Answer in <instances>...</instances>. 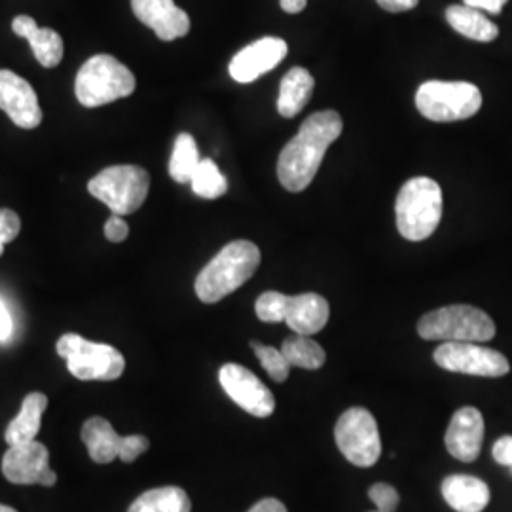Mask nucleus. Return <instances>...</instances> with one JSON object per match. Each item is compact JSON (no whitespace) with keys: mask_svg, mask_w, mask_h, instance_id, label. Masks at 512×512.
<instances>
[{"mask_svg":"<svg viewBox=\"0 0 512 512\" xmlns=\"http://www.w3.org/2000/svg\"><path fill=\"white\" fill-rule=\"evenodd\" d=\"M21 230V220L16 211L12 209H0V256L4 253V247L18 238Z\"/></svg>","mask_w":512,"mask_h":512,"instance_id":"7c9ffc66","label":"nucleus"},{"mask_svg":"<svg viewBox=\"0 0 512 512\" xmlns=\"http://www.w3.org/2000/svg\"><path fill=\"white\" fill-rule=\"evenodd\" d=\"M440 492L456 512H482L490 505V488L476 476H446Z\"/></svg>","mask_w":512,"mask_h":512,"instance_id":"a211bd4d","label":"nucleus"},{"mask_svg":"<svg viewBox=\"0 0 512 512\" xmlns=\"http://www.w3.org/2000/svg\"><path fill=\"white\" fill-rule=\"evenodd\" d=\"M249 512H289L287 511V507L279 501V499H274V497H266V499H262V501H258L255 507L251 509Z\"/></svg>","mask_w":512,"mask_h":512,"instance_id":"4c0bfd02","label":"nucleus"},{"mask_svg":"<svg viewBox=\"0 0 512 512\" xmlns=\"http://www.w3.org/2000/svg\"><path fill=\"white\" fill-rule=\"evenodd\" d=\"M416 107L431 122H459L480 110L482 93L471 82L429 80L416 93Z\"/></svg>","mask_w":512,"mask_h":512,"instance_id":"6e6552de","label":"nucleus"},{"mask_svg":"<svg viewBox=\"0 0 512 512\" xmlns=\"http://www.w3.org/2000/svg\"><path fill=\"white\" fill-rule=\"evenodd\" d=\"M492 454H494V459L499 463V465H503V467H512V437L509 435H505V437H501V439L497 440L494 444V450H492Z\"/></svg>","mask_w":512,"mask_h":512,"instance_id":"72a5a7b5","label":"nucleus"},{"mask_svg":"<svg viewBox=\"0 0 512 512\" xmlns=\"http://www.w3.org/2000/svg\"><path fill=\"white\" fill-rule=\"evenodd\" d=\"M446 21L461 37L471 38L476 42H494L495 38L499 37V29L495 23L486 18L480 10L465 4L448 6Z\"/></svg>","mask_w":512,"mask_h":512,"instance_id":"5701e85b","label":"nucleus"},{"mask_svg":"<svg viewBox=\"0 0 512 512\" xmlns=\"http://www.w3.org/2000/svg\"><path fill=\"white\" fill-rule=\"evenodd\" d=\"M133 14L164 42L183 38L190 31V18L173 0H131Z\"/></svg>","mask_w":512,"mask_h":512,"instance_id":"2eb2a0df","label":"nucleus"},{"mask_svg":"<svg viewBox=\"0 0 512 512\" xmlns=\"http://www.w3.org/2000/svg\"><path fill=\"white\" fill-rule=\"evenodd\" d=\"M507 2H509V0H463L465 6H471V8H476V10H480V12H488V14H492V16L501 14Z\"/></svg>","mask_w":512,"mask_h":512,"instance_id":"f704fd0d","label":"nucleus"},{"mask_svg":"<svg viewBox=\"0 0 512 512\" xmlns=\"http://www.w3.org/2000/svg\"><path fill=\"white\" fill-rule=\"evenodd\" d=\"M376 2L380 8H384L385 12L401 14V12H408V10L416 8L420 0H376Z\"/></svg>","mask_w":512,"mask_h":512,"instance_id":"c9c22d12","label":"nucleus"},{"mask_svg":"<svg viewBox=\"0 0 512 512\" xmlns=\"http://www.w3.org/2000/svg\"><path fill=\"white\" fill-rule=\"evenodd\" d=\"M446 448L454 458L463 463H473L484 442V418L473 406L459 408L446 429Z\"/></svg>","mask_w":512,"mask_h":512,"instance_id":"dca6fc26","label":"nucleus"},{"mask_svg":"<svg viewBox=\"0 0 512 512\" xmlns=\"http://www.w3.org/2000/svg\"><path fill=\"white\" fill-rule=\"evenodd\" d=\"M46 406H48V397L38 391L29 393L23 399L18 416L10 421V425L6 427V433H4V440L8 442V446L35 440L40 431V423H42V416L46 412Z\"/></svg>","mask_w":512,"mask_h":512,"instance_id":"412c9836","label":"nucleus"},{"mask_svg":"<svg viewBox=\"0 0 512 512\" xmlns=\"http://www.w3.org/2000/svg\"><path fill=\"white\" fill-rule=\"evenodd\" d=\"M0 512H18L16 509H12V507H8V505H2L0 503Z\"/></svg>","mask_w":512,"mask_h":512,"instance_id":"ea45409f","label":"nucleus"},{"mask_svg":"<svg viewBox=\"0 0 512 512\" xmlns=\"http://www.w3.org/2000/svg\"><path fill=\"white\" fill-rule=\"evenodd\" d=\"M82 440L95 463H110L120 456L122 437L105 418H90L82 427Z\"/></svg>","mask_w":512,"mask_h":512,"instance_id":"4be33fe9","label":"nucleus"},{"mask_svg":"<svg viewBox=\"0 0 512 512\" xmlns=\"http://www.w3.org/2000/svg\"><path fill=\"white\" fill-rule=\"evenodd\" d=\"M397 228L408 241H423L435 234L442 219V190L429 177L404 183L395 202Z\"/></svg>","mask_w":512,"mask_h":512,"instance_id":"7ed1b4c3","label":"nucleus"},{"mask_svg":"<svg viewBox=\"0 0 512 512\" xmlns=\"http://www.w3.org/2000/svg\"><path fill=\"white\" fill-rule=\"evenodd\" d=\"M202 162L200 150L196 145V139L190 133H181L175 139L171 160H169V175L175 183H190L194 171Z\"/></svg>","mask_w":512,"mask_h":512,"instance_id":"393cba45","label":"nucleus"},{"mask_svg":"<svg viewBox=\"0 0 512 512\" xmlns=\"http://www.w3.org/2000/svg\"><path fill=\"white\" fill-rule=\"evenodd\" d=\"M129 236V226L126 220L122 219L120 215H114L107 220L105 224V238L112 241V243H122L126 241Z\"/></svg>","mask_w":512,"mask_h":512,"instance_id":"473e14b6","label":"nucleus"},{"mask_svg":"<svg viewBox=\"0 0 512 512\" xmlns=\"http://www.w3.org/2000/svg\"><path fill=\"white\" fill-rule=\"evenodd\" d=\"M279 4L287 14H300L308 6V0H279Z\"/></svg>","mask_w":512,"mask_h":512,"instance_id":"58836bf2","label":"nucleus"},{"mask_svg":"<svg viewBox=\"0 0 512 512\" xmlns=\"http://www.w3.org/2000/svg\"><path fill=\"white\" fill-rule=\"evenodd\" d=\"M190 184H192L194 194L203 200H217L228 190V181L222 175L219 165L215 164L213 160L200 162L198 169L194 171V175L190 179Z\"/></svg>","mask_w":512,"mask_h":512,"instance_id":"bb28decb","label":"nucleus"},{"mask_svg":"<svg viewBox=\"0 0 512 512\" xmlns=\"http://www.w3.org/2000/svg\"><path fill=\"white\" fill-rule=\"evenodd\" d=\"M334 439L349 463L372 467L382 454V439L374 416L361 406L346 410L334 427Z\"/></svg>","mask_w":512,"mask_h":512,"instance_id":"1a4fd4ad","label":"nucleus"},{"mask_svg":"<svg viewBox=\"0 0 512 512\" xmlns=\"http://www.w3.org/2000/svg\"><path fill=\"white\" fill-rule=\"evenodd\" d=\"M315 88V80L310 71L302 67H293L283 76L277 97V110L283 118H294L310 103L311 93Z\"/></svg>","mask_w":512,"mask_h":512,"instance_id":"aec40b11","label":"nucleus"},{"mask_svg":"<svg viewBox=\"0 0 512 512\" xmlns=\"http://www.w3.org/2000/svg\"><path fill=\"white\" fill-rule=\"evenodd\" d=\"M289 52V46L283 38L264 37L245 46L230 61V76L239 84H251L262 74L275 69Z\"/></svg>","mask_w":512,"mask_h":512,"instance_id":"ddd939ff","label":"nucleus"},{"mask_svg":"<svg viewBox=\"0 0 512 512\" xmlns=\"http://www.w3.org/2000/svg\"><path fill=\"white\" fill-rule=\"evenodd\" d=\"M511 473H512V467H511Z\"/></svg>","mask_w":512,"mask_h":512,"instance_id":"a19ab883","label":"nucleus"},{"mask_svg":"<svg viewBox=\"0 0 512 512\" xmlns=\"http://www.w3.org/2000/svg\"><path fill=\"white\" fill-rule=\"evenodd\" d=\"M93 198L105 203L114 215H131L147 202L150 175L139 165H112L88 183Z\"/></svg>","mask_w":512,"mask_h":512,"instance_id":"423d86ee","label":"nucleus"},{"mask_svg":"<svg viewBox=\"0 0 512 512\" xmlns=\"http://www.w3.org/2000/svg\"><path fill=\"white\" fill-rule=\"evenodd\" d=\"M50 471V454L44 444L37 440L21 442L8 448L2 458V473L12 484H40Z\"/></svg>","mask_w":512,"mask_h":512,"instance_id":"4468645a","label":"nucleus"},{"mask_svg":"<svg viewBox=\"0 0 512 512\" xmlns=\"http://www.w3.org/2000/svg\"><path fill=\"white\" fill-rule=\"evenodd\" d=\"M368 497L372 499V503L376 505V509L380 512L397 511L399 501H401L399 492H397L393 486L385 484V482H378V484L370 486V490H368Z\"/></svg>","mask_w":512,"mask_h":512,"instance_id":"c756f323","label":"nucleus"},{"mask_svg":"<svg viewBox=\"0 0 512 512\" xmlns=\"http://www.w3.org/2000/svg\"><path fill=\"white\" fill-rule=\"evenodd\" d=\"M137 88V80L124 63L109 54L90 57L76 74L74 92L80 105L95 109L129 97Z\"/></svg>","mask_w":512,"mask_h":512,"instance_id":"20e7f679","label":"nucleus"},{"mask_svg":"<svg viewBox=\"0 0 512 512\" xmlns=\"http://www.w3.org/2000/svg\"><path fill=\"white\" fill-rule=\"evenodd\" d=\"M255 349L256 357L260 361L262 368L268 372V376L274 380V382H285L289 378V372H291V365L289 361L285 359L283 351L281 349L270 348V346H262L258 342L251 344Z\"/></svg>","mask_w":512,"mask_h":512,"instance_id":"cd10ccee","label":"nucleus"},{"mask_svg":"<svg viewBox=\"0 0 512 512\" xmlns=\"http://www.w3.org/2000/svg\"><path fill=\"white\" fill-rule=\"evenodd\" d=\"M190 497L179 486H164L139 495L128 512H190Z\"/></svg>","mask_w":512,"mask_h":512,"instance_id":"b1692460","label":"nucleus"},{"mask_svg":"<svg viewBox=\"0 0 512 512\" xmlns=\"http://www.w3.org/2000/svg\"><path fill=\"white\" fill-rule=\"evenodd\" d=\"M344 129L342 116L336 110L315 112L300 126L279 154L277 177L289 192H302L315 179L330 145Z\"/></svg>","mask_w":512,"mask_h":512,"instance_id":"f257e3e1","label":"nucleus"},{"mask_svg":"<svg viewBox=\"0 0 512 512\" xmlns=\"http://www.w3.org/2000/svg\"><path fill=\"white\" fill-rule=\"evenodd\" d=\"M423 340L440 342H490L495 325L486 311L473 306L456 304L425 313L418 323Z\"/></svg>","mask_w":512,"mask_h":512,"instance_id":"39448f33","label":"nucleus"},{"mask_svg":"<svg viewBox=\"0 0 512 512\" xmlns=\"http://www.w3.org/2000/svg\"><path fill=\"white\" fill-rule=\"evenodd\" d=\"M433 357L440 368L469 376L501 378L511 370L503 353L478 346L476 342H444Z\"/></svg>","mask_w":512,"mask_h":512,"instance_id":"9d476101","label":"nucleus"},{"mask_svg":"<svg viewBox=\"0 0 512 512\" xmlns=\"http://www.w3.org/2000/svg\"><path fill=\"white\" fill-rule=\"evenodd\" d=\"M0 110L21 129L37 128L44 116L33 86L8 69H0Z\"/></svg>","mask_w":512,"mask_h":512,"instance_id":"f8f14e48","label":"nucleus"},{"mask_svg":"<svg viewBox=\"0 0 512 512\" xmlns=\"http://www.w3.org/2000/svg\"><path fill=\"white\" fill-rule=\"evenodd\" d=\"M219 382L226 395L251 416L268 418L274 414L275 399L272 391L245 366L234 363L222 366Z\"/></svg>","mask_w":512,"mask_h":512,"instance_id":"9b49d317","label":"nucleus"},{"mask_svg":"<svg viewBox=\"0 0 512 512\" xmlns=\"http://www.w3.org/2000/svg\"><path fill=\"white\" fill-rule=\"evenodd\" d=\"M57 353L67 361L74 378L82 382H112L124 374V355L109 344H95L78 334H65L57 340Z\"/></svg>","mask_w":512,"mask_h":512,"instance_id":"0eeeda50","label":"nucleus"},{"mask_svg":"<svg viewBox=\"0 0 512 512\" xmlns=\"http://www.w3.org/2000/svg\"><path fill=\"white\" fill-rule=\"evenodd\" d=\"M12 332H14V323H12L10 311L0 300V342H8L12 338Z\"/></svg>","mask_w":512,"mask_h":512,"instance_id":"e433bc0d","label":"nucleus"},{"mask_svg":"<svg viewBox=\"0 0 512 512\" xmlns=\"http://www.w3.org/2000/svg\"><path fill=\"white\" fill-rule=\"evenodd\" d=\"M329 315V302L321 294H298V296H289L285 323L296 334L311 336L327 327Z\"/></svg>","mask_w":512,"mask_h":512,"instance_id":"f3484780","label":"nucleus"},{"mask_svg":"<svg viewBox=\"0 0 512 512\" xmlns=\"http://www.w3.org/2000/svg\"><path fill=\"white\" fill-rule=\"evenodd\" d=\"M260 249L253 241L228 243L196 277V294L203 304H217L243 287L260 266Z\"/></svg>","mask_w":512,"mask_h":512,"instance_id":"f03ea898","label":"nucleus"},{"mask_svg":"<svg viewBox=\"0 0 512 512\" xmlns=\"http://www.w3.org/2000/svg\"><path fill=\"white\" fill-rule=\"evenodd\" d=\"M12 31L21 38H27L33 54L44 69H54L63 59V38L54 29L38 27L31 16H18L12 21Z\"/></svg>","mask_w":512,"mask_h":512,"instance_id":"6ab92c4d","label":"nucleus"},{"mask_svg":"<svg viewBox=\"0 0 512 512\" xmlns=\"http://www.w3.org/2000/svg\"><path fill=\"white\" fill-rule=\"evenodd\" d=\"M376 512H380V511H376Z\"/></svg>","mask_w":512,"mask_h":512,"instance_id":"79ce46f5","label":"nucleus"},{"mask_svg":"<svg viewBox=\"0 0 512 512\" xmlns=\"http://www.w3.org/2000/svg\"><path fill=\"white\" fill-rule=\"evenodd\" d=\"M150 448V442L143 435H131V437H122L120 444V456L124 463H133L139 456H143Z\"/></svg>","mask_w":512,"mask_h":512,"instance_id":"2f4dec72","label":"nucleus"},{"mask_svg":"<svg viewBox=\"0 0 512 512\" xmlns=\"http://www.w3.org/2000/svg\"><path fill=\"white\" fill-rule=\"evenodd\" d=\"M281 351L289 365L306 368V370H317L325 365L327 353L310 336L296 334L293 338H287L281 346Z\"/></svg>","mask_w":512,"mask_h":512,"instance_id":"a878e982","label":"nucleus"},{"mask_svg":"<svg viewBox=\"0 0 512 512\" xmlns=\"http://www.w3.org/2000/svg\"><path fill=\"white\" fill-rule=\"evenodd\" d=\"M287 302H289L287 294L275 293V291L260 294L255 304L256 317L264 323H285Z\"/></svg>","mask_w":512,"mask_h":512,"instance_id":"c85d7f7f","label":"nucleus"}]
</instances>
